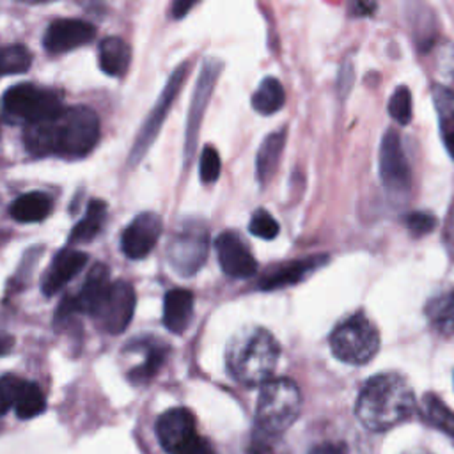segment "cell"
Masks as SVG:
<instances>
[{
    "label": "cell",
    "instance_id": "74e56055",
    "mask_svg": "<svg viewBox=\"0 0 454 454\" xmlns=\"http://www.w3.org/2000/svg\"><path fill=\"white\" fill-rule=\"evenodd\" d=\"M309 454H348V449L342 442H323L314 445Z\"/></svg>",
    "mask_w": 454,
    "mask_h": 454
},
{
    "label": "cell",
    "instance_id": "484cf974",
    "mask_svg": "<svg viewBox=\"0 0 454 454\" xmlns=\"http://www.w3.org/2000/svg\"><path fill=\"white\" fill-rule=\"evenodd\" d=\"M106 216V204L103 200H90L85 216L73 227L69 234V243H87L96 238L101 231Z\"/></svg>",
    "mask_w": 454,
    "mask_h": 454
},
{
    "label": "cell",
    "instance_id": "d590c367",
    "mask_svg": "<svg viewBox=\"0 0 454 454\" xmlns=\"http://www.w3.org/2000/svg\"><path fill=\"white\" fill-rule=\"evenodd\" d=\"M378 11L376 0H349L348 14L353 18H369Z\"/></svg>",
    "mask_w": 454,
    "mask_h": 454
},
{
    "label": "cell",
    "instance_id": "d6a6232c",
    "mask_svg": "<svg viewBox=\"0 0 454 454\" xmlns=\"http://www.w3.org/2000/svg\"><path fill=\"white\" fill-rule=\"evenodd\" d=\"M404 225L413 236H424L436 227V216L427 211H413L404 216Z\"/></svg>",
    "mask_w": 454,
    "mask_h": 454
},
{
    "label": "cell",
    "instance_id": "44dd1931",
    "mask_svg": "<svg viewBox=\"0 0 454 454\" xmlns=\"http://www.w3.org/2000/svg\"><path fill=\"white\" fill-rule=\"evenodd\" d=\"M434 110L438 114L440 135L445 151L454 160V90L443 83H436L431 89Z\"/></svg>",
    "mask_w": 454,
    "mask_h": 454
},
{
    "label": "cell",
    "instance_id": "83f0119b",
    "mask_svg": "<svg viewBox=\"0 0 454 454\" xmlns=\"http://www.w3.org/2000/svg\"><path fill=\"white\" fill-rule=\"evenodd\" d=\"M44 408H46V399H44V394L39 388V385L32 383V381H25V385L20 392V397L14 404L16 417L21 420H28V419L41 415L44 411Z\"/></svg>",
    "mask_w": 454,
    "mask_h": 454
},
{
    "label": "cell",
    "instance_id": "ac0fdd59",
    "mask_svg": "<svg viewBox=\"0 0 454 454\" xmlns=\"http://www.w3.org/2000/svg\"><path fill=\"white\" fill-rule=\"evenodd\" d=\"M193 316V294L188 289H170L163 298V325L168 332L179 335L186 332Z\"/></svg>",
    "mask_w": 454,
    "mask_h": 454
},
{
    "label": "cell",
    "instance_id": "8fae6325",
    "mask_svg": "<svg viewBox=\"0 0 454 454\" xmlns=\"http://www.w3.org/2000/svg\"><path fill=\"white\" fill-rule=\"evenodd\" d=\"M156 436L161 449L168 454L181 452L199 434L195 431V417L188 408H170L156 420Z\"/></svg>",
    "mask_w": 454,
    "mask_h": 454
},
{
    "label": "cell",
    "instance_id": "9a60e30c",
    "mask_svg": "<svg viewBox=\"0 0 454 454\" xmlns=\"http://www.w3.org/2000/svg\"><path fill=\"white\" fill-rule=\"evenodd\" d=\"M222 69V62L218 60H207L202 66L197 87H195V94L190 105V115H188V122H186V154H190L195 147V140H197V131H199V124L202 121L207 99L211 96V90L215 87L216 76Z\"/></svg>",
    "mask_w": 454,
    "mask_h": 454
},
{
    "label": "cell",
    "instance_id": "f1b7e54d",
    "mask_svg": "<svg viewBox=\"0 0 454 454\" xmlns=\"http://www.w3.org/2000/svg\"><path fill=\"white\" fill-rule=\"evenodd\" d=\"M32 57L23 44H7L0 48V71L2 74L25 73L30 67Z\"/></svg>",
    "mask_w": 454,
    "mask_h": 454
},
{
    "label": "cell",
    "instance_id": "cb8c5ba5",
    "mask_svg": "<svg viewBox=\"0 0 454 454\" xmlns=\"http://www.w3.org/2000/svg\"><path fill=\"white\" fill-rule=\"evenodd\" d=\"M51 209L50 197L43 192H28L25 195H20L12 204H11V216L16 222L21 223H34L41 222L48 216Z\"/></svg>",
    "mask_w": 454,
    "mask_h": 454
},
{
    "label": "cell",
    "instance_id": "30bf717a",
    "mask_svg": "<svg viewBox=\"0 0 454 454\" xmlns=\"http://www.w3.org/2000/svg\"><path fill=\"white\" fill-rule=\"evenodd\" d=\"M186 69L188 66L183 64L181 67H177L174 71V74L168 78L165 89L161 90L160 98H158V103L154 105L151 115L145 119V122L142 124L140 131H138V137L133 144V149H131V154H129V163L131 165H137L140 161V158L144 156V153L149 149V145L153 144V140L156 138L161 124H163V119L167 117L168 114V108L172 105V101L176 99L183 82H184V76H186Z\"/></svg>",
    "mask_w": 454,
    "mask_h": 454
},
{
    "label": "cell",
    "instance_id": "3957f363",
    "mask_svg": "<svg viewBox=\"0 0 454 454\" xmlns=\"http://www.w3.org/2000/svg\"><path fill=\"white\" fill-rule=\"evenodd\" d=\"M301 410V394L289 378H271L261 385L255 404V424L266 436L286 433Z\"/></svg>",
    "mask_w": 454,
    "mask_h": 454
},
{
    "label": "cell",
    "instance_id": "ee69618b",
    "mask_svg": "<svg viewBox=\"0 0 454 454\" xmlns=\"http://www.w3.org/2000/svg\"><path fill=\"white\" fill-rule=\"evenodd\" d=\"M23 4H46V2H53V0H18Z\"/></svg>",
    "mask_w": 454,
    "mask_h": 454
},
{
    "label": "cell",
    "instance_id": "d6986e66",
    "mask_svg": "<svg viewBox=\"0 0 454 454\" xmlns=\"http://www.w3.org/2000/svg\"><path fill=\"white\" fill-rule=\"evenodd\" d=\"M429 326L442 337L454 335V287L445 289L427 300L424 307Z\"/></svg>",
    "mask_w": 454,
    "mask_h": 454
},
{
    "label": "cell",
    "instance_id": "5b68a950",
    "mask_svg": "<svg viewBox=\"0 0 454 454\" xmlns=\"http://www.w3.org/2000/svg\"><path fill=\"white\" fill-rule=\"evenodd\" d=\"M330 348L337 360L349 365H364L380 349V332L369 317L356 312L333 328Z\"/></svg>",
    "mask_w": 454,
    "mask_h": 454
},
{
    "label": "cell",
    "instance_id": "7402d4cb",
    "mask_svg": "<svg viewBox=\"0 0 454 454\" xmlns=\"http://www.w3.org/2000/svg\"><path fill=\"white\" fill-rule=\"evenodd\" d=\"M98 60L103 73L110 76H124L131 62V48L121 37H106L98 48Z\"/></svg>",
    "mask_w": 454,
    "mask_h": 454
},
{
    "label": "cell",
    "instance_id": "e0dca14e",
    "mask_svg": "<svg viewBox=\"0 0 454 454\" xmlns=\"http://www.w3.org/2000/svg\"><path fill=\"white\" fill-rule=\"evenodd\" d=\"M326 262H328V255H325V254L309 255V257H303V259L291 261L287 264H282V266L275 268L264 278H261L259 287L264 289V291H273V289H280V287L298 284L303 278H307L310 273H314L316 270L325 266Z\"/></svg>",
    "mask_w": 454,
    "mask_h": 454
},
{
    "label": "cell",
    "instance_id": "ab89813d",
    "mask_svg": "<svg viewBox=\"0 0 454 454\" xmlns=\"http://www.w3.org/2000/svg\"><path fill=\"white\" fill-rule=\"evenodd\" d=\"M445 241H447L449 248L454 252V206H452L447 223H445Z\"/></svg>",
    "mask_w": 454,
    "mask_h": 454
},
{
    "label": "cell",
    "instance_id": "ba28073f",
    "mask_svg": "<svg viewBox=\"0 0 454 454\" xmlns=\"http://www.w3.org/2000/svg\"><path fill=\"white\" fill-rule=\"evenodd\" d=\"M137 296L133 286L126 280H115L110 284L94 317L101 330L112 335H119L131 323Z\"/></svg>",
    "mask_w": 454,
    "mask_h": 454
},
{
    "label": "cell",
    "instance_id": "ffe728a7",
    "mask_svg": "<svg viewBox=\"0 0 454 454\" xmlns=\"http://www.w3.org/2000/svg\"><path fill=\"white\" fill-rule=\"evenodd\" d=\"M286 128L270 133L259 145L255 156V176L261 184H266L278 168V161L286 145Z\"/></svg>",
    "mask_w": 454,
    "mask_h": 454
},
{
    "label": "cell",
    "instance_id": "603a6c76",
    "mask_svg": "<svg viewBox=\"0 0 454 454\" xmlns=\"http://www.w3.org/2000/svg\"><path fill=\"white\" fill-rule=\"evenodd\" d=\"M417 413L424 422L436 427L454 442V411L434 394H426L419 403Z\"/></svg>",
    "mask_w": 454,
    "mask_h": 454
},
{
    "label": "cell",
    "instance_id": "6da1fadb",
    "mask_svg": "<svg viewBox=\"0 0 454 454\" xmlns=\"http://www.w3.org/2000/svg\"><path fill=\"white\" fill-rule=\"evenodd\" d=\"M417 408L408 381L401 374L381 372L369 378L360 388L355 413L367 429L381 433L408 420Z\"/></svg>",
    "mask_w": 454,
    "mask_h": 454
},
{
    "label": "cell",
    "instance_id": "4dcf8cb0",
    "mask_svg": "<svg viewBox=\"0 0 454 454\" xmlns=\"http://www.w3.org/2000/svg\"><path fill=\"white\" fill-rule=\"evenodd\" d=\"M248 231L261 239H273L277 238L280 227H278V222L266 209H257L250 218Z\"/></svg>",
    "mask_w": 454,
    "mask_h": 454
},
{
    "label": "cell",
    "instance_id": "8992f818",
    "mask_svg": "<svg viewBox=\"0 0 454 454\" xmlns=\"http://www.w3.org/2000/svg\"><path fill=\"white\" fill-rule=\"evenodd\" d=\"M4 110L11 119L32 124L59 117L64 106L53 90L32 83H20L5 90Z\"/></svg>",
    "mask_w": 454,
    "mask_h": 454
},
{
    "label": "cell",
    "instance_id": "e575fe53",
    "mask_svg": "<svg viewBox=\"0 0 454 454\" xmlns=\"http://www.w3.org/2000/svg\"><path fill=\"white\" fill-rule=\"evenodd\" d=\"M436 64H438V71L450 80L452 85L449 89L454 90V46L452 44H445L443 48H440Z\"/></svg>",
    "mask_w": 454,
    "mask_h": 454
},
{
    "label": "cell",
    "instance_id": "4316f807",
    "mask_svg": "<svg viewBox=\"0 0 454 454\" xmlns=\"http://www.w3.org/2000/svg\"><path fill=\"white\" fill-rule=\"evenodd\" d=\"M145 346V358L140 365L133 367L128 374L129 381L135 383V385H140V383H145L149 381L161 367V364L165 362V356H167V348L165 346H158V344H153V342H144Z\"/></svg>",
    "mask_w": 454,
    "mask_h": 454
},
{
    "label": "cell",
    "instance_id": "7c38bea8",
    "mask_svg": "<svg viewBox=\"0 0 454 454\" xmlns=\"http://www.w3.org/2000/svg\"><path fill=\"white\" fill-rule=\"evenodd\" d=\"M161 218L145 211L137 215L121 236V248L129 259H144L158 243L161 234Z\"/></svg>",
    "mask_w": 454,
    "mask_h": 454
},
{
    "label": "cell",
    "instance_id": "8d00e7d4",
    "mask_svg": "<svg viewBox=\"0 0 454 454\" xmlns=\"http://www.w3.org/2000/svg\"><path fill=\"white\" fill-rule=\"evenodd\" d=\"M353 78H355V71H353V66L351 62H342L340 69H339V80H337V90L339 94L346 96L353 85Z\"/></svg>",
    "mask_w": 454,
    "mask_h": 454
},
{
    "label": "cell",
    "instance_id": "60d3db41",
    "mask_svg": "<svg viewBox=\"0 0 454 454\" xmlns=\"http://www.w3.org/2000/svg\"><path fill=\"white\" fill-rule=\"evenodd\" d=\"M199 0H174V16L176 18H181L188 12V9L197 4Z\"/></svg>",
    "mask_w": 454,
    "mask_h": 454
},
{
    "label": "cell",
    "instance_id": "5bb4252c",
    "mask_svg": "<svg viewBox=\"0 0 454 454\" xmlns=\"http://www.w3.org/2000/svg\"><path fill=\"white\" fill-rule=\"evenodd\" d=\"M94 35L96 28L89 21L74 18L57 20L46 28L43 44L51 53H64L90 43Z\"/></svg>",
    "mask_w": 454,
    "mask_h": 454
},
{
    "label": "cell",
    "instance_id": "836d02e7",
    "mask_svg": "<svg viewBox=\"0 0 454 454\" xmlns=\"http://www.w3.org/2000/svg\"><path fill=\"white\" fill-rule=\"evenodd\" d=\"M199 174H200L202 183H215L220 174V156L211 145L204 147V151L200 154Z\"/></svg>",
    "mask_w": 454,
    "mask_h": 454
},
{
    "label": "cell",
    "instance_id": "277c9868",
    "mask_svg": "<svg viewBox=\"0 0 454 454\" xmlns=\"http://www.w3.org/2000/svg\"><path fill=\"white\" fill-rule=\"evenodd\" d=\"M53 154L66 158H82L96 145L99 138L98 115L87 106H69L51 122Z\"/></svg>",
    "mask_w": 454,
    "mask_h": 454
},
{
    "label": "cell",
    "instance_id": "2e32d148",
    "mask_svg": "<svg viewBox=\"0 0 454 454\" xmlns=\"http://www.w3.org/2000/svg\"><path fill=\"white\" fill-rule=\"evenodd\" d=\"M87 254L73 248H62L57 252L41 278V291L44 296L57 294L87 262Z\"/></svg>",
    "mask_w": 454,
    "mask_h": 454
},
{
    "label": "cell",
    "instance_id": "4fadbf2b",
    "mask_svg": "<svg viewBox=\"0 0 454 454\" xmlns=\"http://www.w3.org/2000/svg\"><path fill=\"white\" fill-rule=\"evenodd\" d=\"M215 248L220 268L225 275L234 278H248L257 271L255 257L250 254V250L236 232H222L215 239Z\"/></svg>",
    "mask_w": 454,
    "mask_h": 454
},
{
    "label": "cell",
    "instance_id": "f6af8a7d",
    "mask_svg": "<svg viewBox=\"0 0 454 454\" xmlns=\"http://www.w3.org/2000/svg\"><path fill=\"white\" fill-rule=\"evenodd\" d=\"M0 76H2V71H0Z\"/></svg>",
    "mask_w": 454,
    "mask_h": 454
},
{
    "label": "cell",
    "instance_id": "9c48e42d",
    "mask_svg": "<svg viewBox=\"0 0 454 454\" xmlns=\"http://www.w3.org/2000/svg\"><path fill=\"white\" fill-rule=\"evenodd\" d=\"M378 167L381 184L390 193H401L410 186V165L401 144V137L394 128H388L381 137Z\"/></svg>",
    "mask_w": 454,
    "mask_h": 454
},
{
    "label": "cell",
    "instance_id": "b9f144b4",
    "mask_svg": "<svg viewBox=\"0 0 454 454\" xmlns=\"http://www.w3.org/2000/svg\"><path fill=\"white\" fill-rule=\"evenodd\" d=\"M14 348V337L9 333L0 332V356L7 355Z\"/></svg>",
    "mask_w": 454,
    "mask_h": 454
},
{
    "label": "cell",
    "instance_id": "1f68e13d",
    "mask_svg": "<svg viewBox=\"0 0 454 454\" xmlns=\"http://www.w3.org/2000/svg\"><path fill=\"white\" fill-rule=\"evenodd\" d=\"M25 385V380L14 376V374H5L0 378V417L12 408L20 397V392Z\"/></svg>",
    "mask_w": 454,
    "mask_h": 454
},
{
    "label": "cell",
    "instance_id": "52a82bcc",
    "mask_svg": "<svg viewBox=\"0 0 454 454\" xmlns=\"http://www.w3.org/2000/svg\"><path fill=\"white\" fill-rule=\"evenodd\" d=\"M168 264L181 277L195 275L207 257V232L199 225H188L176 232L168 243Z\"/></svg>",
    "mask_w": 454,
    "mask_h": 454
},
{
    "label": "cell",
    "instance_id": "d4e9b609",
    "mask_svg": "<svg viewBox=\"0 0 454 454\" xmlns=\"http://www.w3.org/2000/svg\"><path fill=\"white\" fill-rule=\"evenodd\" d=\"M284 103H286V90L282 83L273 76H266L252 96L254 110L262 115H271L278 112L284 106Z\"/></svg>",
    "mask_w": 454,
    "mask_h": 454
},
{
    "label": "cell",
    "instance_id": "f35d334b",
    "mask_svg": "<svg viewBox=\"0 0 454 454\" xmlns=\"http://www.w3.org/2000/svg\"><path fill=\"white\" fill-rule=\"evenodd\" d=\"M177 454H215L211 443L200 436H197L193 442H190L181 452Z\"/></svg>",
    "mask_w": 454,
    "mask_h": 454
},
{
    "label": "cell",
    "instance_id": "f546056e",
    "mask_svg": "<svg viewBox=\"0 0 454 454\" xmlns=\"http://www.w3.org/2000/svg\"><path fill=\"white\" fill-rule=\"evenodd\" d=\"M388 114L401 126H406L411 121V92L406 85H399L394 89L388 99Z\"/></svg>",
    "mask_w": 454,
    "mask_h": 454
},
{
    "label": "cell",
    "instance_id": "7a4b0ae2",
    "mask_svg": "<svg viewBox=\"0 0 454 454\" xmlns=\"http://www.w3.org/2000/svg\"><path fill=\"white\" fill-rule=\"evenodd\" d=\"M280 356L277 339L266 328H254L232 339L227 351V367L234 380L247 387H257L271 380Z\"/></svg>",
    "mask_w": 454,
    "mask_h": 454
},
{
    "label": "cell",
    "instance_id": "7bdbcfd3",
    "mask_svg": "<svg viewBox=\"0 0 454 454\" xmlns=\"http://www.w3.org/2000/svg\"><path fill=\"white\" fill-rule=\"evenodd\" d=\"M248 454H271L270 449L264 443H254L248 450Z\"/></svg>",
    "mask_w": 454,
    "mask_h": 454
}]
</instances>
